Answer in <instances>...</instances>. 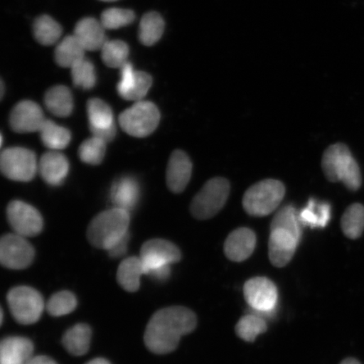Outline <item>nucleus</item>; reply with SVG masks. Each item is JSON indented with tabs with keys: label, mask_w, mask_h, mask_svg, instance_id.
<instances>
[{
	"label": "nucleus",
	"mask_w": 364,
	"mask_h": 364,
	"mask_svg": "<svg viewBox=\"0 0 364 364\" xmlns=\"http://www.w3.org/2000/svg\"><path fill=\"white\" fill-rule=\"evenodd\" d=\"M7 218L12 229L23 237H33L42 232L43 218L38 209L19 200L9 203Z\"/></svg>",
	"instance_id": "obj_10"
},
{
	"label": "nucleus",
	"mask_w": 364,
	"mask_h": 364,
	"mask_svg": "<svg viewBox=\"0 0 364 364\" xmlns=\"http://www.w3.org/2000/svg\"><path fill=\"white\" fill-rule=\"evenodd\" d=\"M135 14L127 9L111 8L102 14L101 22L105 29L115 30L134 22Z\"/></svg>",
	"instance_id": "obj_36"
},
{
	"label": "nucleus",
	"mask_w": 364,
	"mask_h": 364,
	"mask_svg": "<svg viewBox=\"0 0 364 364\" xmlns=\"http://www.w3.org/2000/svg\"><path fill=\"white\" fill-rule=\"evenodd\" d=\"M44 102L48 110L53 115L67 117L74 109V99L70 89L66 86L57 85L47 91Z\"/></svg>",
	"instance_id": "obj_20"
},
{
	"label": "nucleus",
	"mask_w": 364,
	"mask_h": 364,
	"mask_svg": "<svg viewBox=\"0 0 364 364\" xmlns=\"http://www.w3.org/2000/svg\"><path fill=\"white\" fill-rule=\"evenodd\" d=\"M34 257L33 245L20 235L8 234L0 241V262L9 269H26L33 263Z\"/></svg>",
	"instance_id": "obj_9"
},
{
	"label": "nucleus",
	"mask_w": 364,
	"mask_h": 364,
	"mask_svg": "<svg viewBox=\"0 0 364 364\" xmlns=\"http://www.w3.org/2000/svg\"><path fill=\"white\" fill-rule=\"evenodd\" d=\"M101 51L102 61L109 68H121L129 62V48L122 41H107Z\"/></svg>",
	"instance_id": "obj_29"
},
{
	"label": "nucleus",
	"mask_w": 364,
	"mask_h": 364,
	"mask_svg": "<svg viewBox=\"0 0 364 364\" xmlns=\"http://www.w3.org/2000/svg\"><path fill=\"white\" fill-rule=\"evenodd\" d=\"M90 130L93 136L104 141L105 143H110L115 139L117 134L116 124L108 127H95L90 126Z\"/></svg>",
	"instance_id": "obj_39"
},
{
	"label": "nucleus",
	"mask_w": 364,
	"mask_h": 364,
	"mask_svg": "<svg viewBox=\"0 0 364 364\" xmlns=\"http://www.w3.org/2000/svg\"><path fill=\"white\" fill-rule=\"evenodd\" d=\"M267 326L260 316L248 315L241 317L235 326L236 334L240 338L253 343L260 334L265 333Z\"/></svg>",
	"instance_id": "obj_30"
},
{
	"label": "nucleus",
	"mask_w": 364,
	"mask_h": 364,
	"mask_svg": "<svg viewBox=\"0 0 364 364\" xmlns=\"http://www.w3.org/2000/svg\"><path fill=\"white\" fill-rule=\"evenodd\" d=\"M129 212L118 208L95 216L88 227L87 239L93 247L108 250L129 233Z\"/></svg>",
	"instance_id": "obj_3"
},
{
	"label": "nucleus",
	"mask_w": 364,
	"mask_h": 364,
	"mask_svg": "<svg viewBox=\"0 0 364 364\" xmlns=\"http://www.w3.org/2000/svg\"><path fill=\"white\" fill-rule=\"evenodd\" d=\"M91 336L92 331L88 325L77 324L65 332L62 343L70 354L74 356H83L89 351Z\"/></svg>",
	"instance_id": "obj_22"
},
{
	"label": "nucleus",
	"mask_w": 364,
	"mask_h": 364,
	"mask_svg": "<svg viewBox=\"0 0 364 364\" xmlns=\"http://www.w3.org/2000/svg\"><path fill=\"white\" fill-rule=\"evenodd\" d=\"M141 191L138 181L134 176L120 177L114 182L111 189V198L115 208L133 210L139 203Z\"/></svg>",
	"instance_id": "obj_16"
},
{
	"label": "nucleus",
	"mask_w": 364,
	"mask_h": 364,
	"mask_svg": "<svg viewBox=\"0 0 364 364\" xmlns=\"http://www.w3.org/2000/svg\"><path fill=\"white\" fill-rule=\"evenodd\" d=\"M341 228L346 237L357 240L364 231V206L361 203H353L346 209L341 218Z\"/></svg>",
	"instance_id": "obj_25"
},
{
	"label": "nucleus",
	"mask_w": 364,
	"mask_h": 364,
	"mask_svg": "<svg viewBox=\"0 0 364 364\" xmlns=\"http://www.w3.org/2000/svg\"><path fill=\"white\" fill-rule=\"evenodd\" d=\"M140 257H151L171 265L181 261V252L180 249L169 240L153 239L146 241L142 245Z\"/></svg>",
	"instance_id": "obj_23"
},
{
	"label": "nucleus",
	"mask_w": 364,
	"mask_h": 364,
	"mask_svg": "<svg viewBox=\"0 0 364 364\" xmlns=\"http://www.w3.org/2000/svg\"><path fill=\"white\" fill-rule=\"evenodd\" d=\"M0 169L4 176L15 181L33 180L38 170L34 152L25 148H9L0 157Z\"/></svg>",
	"instance_id": "obj_8"
},
{
	"label": "nucleus",
	"mask_w": 364,
	"mask_h": 364,
	"mask_svg": "<svg viewBox=\"0 0 364 364\" xmlns=\"http://www.w3.org/2000/svg\"><path fill=\"white\" fill-rule=\"evenodd\" d=\"M86 364H111V363L107 361V359L98 358L93 359V360H91Z\"/></svg>",
	"instance_id": "obj_42"
},
{
	"label": "nucleus",
	"mask_w": 364,
	"mask_h": 364,
	"mask_svg": "<svg viewBox=\"0 0 364 364\" xmlns=\"http://www.w3.org/2000/svg\"><path fill=\"white\" fill-rule=\"evenodd\" d=\"M340 364H361L360 362L357 360V359H355L353 358H348L344 359L343 361H341Z\"/></svg>",
	"instance_id": "obj_43"
},
{
	"label": "nucleus",
	"mask_w": 364,
	"mask_h": 364,
	"mask_svg": "<svg viewBox=\"0 0 364 364\" xmlns=\"http://www.w3.org/2000/svg\"><path fill=\"white\" fill-rule=\"evenodd\" d=\"M257 236L248 228H239L232 231L225 242V253L228 259L235 262L247 260L254 252Z\"/></svg>",
	"instance_id": "obj_15"
},
{
	"label": "nucleus",
	"mask_w": 364,
	"mask_h": 364,
	"mask_svg": "<svg viewBox=\"0 0 364 364\" xmlns=\"http://www.w3.org/2000/svg\"><path fill=\"white\" fill-rule=\"evenodd\" d=\"M165 31V21L159 14L149 12L145 14L140 21L139 38L141 43L144 46L156 44Z\"/></svg>",
	"instance_id": "obj_26"
},
{
	"label": "nucleus",
	"mask_w": 364,
	"mask_h": 364,
	"mask_svg": "<svg viewBox=\"0 0 364 364\" xmlns=\"http://www.w3.org/2000/svg\"><path fill=\"white\" fill-rule=\"evenodd\" d=\"M77 306V299L70 291H61L52 296L47 309L50 315L55 317L68 315Z\"/></svg>",
	"instance_id": "obj_35"
},
{
	"label": "nucleus",
	"mask_w": 364,
	"mask_h": 364,
	"mask_svg": "<svg viewBox=\"0 0 364 364\" xmlns=\"http://www.w3.org/2000/svg\"><path fill=\"white\" fill-rule=\"evenodd\" d=\"M27 364H57L51 358L47 356H38L31 359Z\"/></svg>",
	"instance_id": "obj_41"
},
{
	"label": "nucleus",
	"mask_w": 364,
	"mask_h": 364,
	"mask_svg": "<svg viewBox=\"0 0 364 364\" xmlns=\"http://www.w3.org/2000/svg\"><path fill=\"white\" fill-rule=\"evenodd\" d=\"M102 1H105V2H112V1H116V0H102Z\"/></svg>",
	"instance_id": "obj_45"
},
{
	"label": "nucleus",
	"mask_w": 364,
	"mask_h": 364,
	"mask_svg": "<svg viewBox=\"0 0 364 364\" xmlns=\"http://www.w3.org/2000/svg\"><path fill=\"white\" fill-rule=\"evenodd\" d=\"M161 121L158 107L150 102H136L119 116V124L127 134L145 138L154 133Z\"/></svg>",
	"instance_id": "obj_6"
},
{
	"label": "nucleus",
	"mask_w": 364,
	"mask_h": 364,
	"mask_svg": "<svg viewBox=\"0 0 364 364\" xmlns=\"http://www.w3.org/2000/svg\"><path fill=\"white\" fill-rule=\"evenodd\" d=\"M193 164L188 154L176 149L171 154L166 170V184L172 193H181L192 176Z\"/></svg>",
	"instance_id": "obj_14"
},
{
	"label": "nucleus",
	"mask_w": 364,
	"mask_h": 364,
	"mask_svg": "<svg viewBox=\"0 0 364 364\" xmlns=\"http://www.w3.org/2000/svg\"><path fill=\"white\" fill-rule=\"evenodd\" d=\"M284 195V185L281 181L272 179L259 181L245 193L243 207L249 215L265 217L276 210Z\"/></svg>",
	"instance_id": "obj_4"
},
{
	"label": "nucleus",
	"mask_w": 364,
	"mask_h": 364,
	"mask_svg": "<svg viewBox=\"0 0 364 364\" xmlns=\"http://www.w3.org/2000/svg\"><path fill=\"white\" fill-rule=\"evenodd\" d=\"M40 138L46 147L60 150L65 149L71 141L70 130L58 126L51 120H46L39 131Z\"/></svg>",
	"instance_id": "obj_27"
},
{
	"label": "nucleus",
	"mask_w": 364,
	"mask_h": 364,
	"mask_svg": "<svg viewBox=\"0 0 364 364\" xmlns=\"http://www.w3.org/2000/svg\"><path fill=\"white\" fill-rule=\"evenodd\" d=\"M4 85L3 80H1V93H0V95H1V99H3V97H4Z\"/></svg>",
	"instance_id": "obj_44"
},
{
	"label": "nucleus",
	"mask_w": 364,
	"mask_h": 364,
	"mask_svg": "<svg viewBox=\"0 0 364 364\" xmlns=\"http://www.w3.org/2000/svg\"><path fill=\"white\" fill-rule=\"evenodd\" d=\"M300 238L292 232L283 229H273L270 232L268 255L272 265L284 267L292 260Z\"/></svg>",
	"instance_id": "obj_12"
},
{
	"label": "nucleus",
	"mask_w": 364,
	"mask_h": 364,
	"mask_svg": "<svg viewBox=\"0 0 364 364\" xmlns=\"http://www.w3.org/2000/svg\"><path fill=\"white\" fill-rule=\"evenodd\" d=\"M62 27L49 16H41L34 21L33 33L38 42L44 46L58 42L62 35Z\"/></svg>",
	"instance_id": "obj_28"
},
{
	"label": "nucleus",
	"mask_w": 364,
	"mask_h": 364,
	"mask_svg": "<svg viewBox=\"0 0 364 364\" xmlns=\"http://www.w3.org/2000/svg\"><path fill=\"white\" fill-rule=\"evenodd\" d=\"M7 301L12 316L20 324H34L43 312V296L31 287L19 286L11 289Z\"/></svg>",
	"instance_id": "obj_7"
},
{
	"label": "nucleus",
	"mask_w": 364,
	"mask_h": 364,
	"mask_svg": "<svg viewBox=\"0 0 364 364\" xmlns=\"http://www.w3.org/2000/svg\"><path fill=\"white\" fill-rule=\"evenodd\" d=\"M153 84L152 77L147 73L142 71L135 72V78L133 85L126 91L122 98L126 101L140 102L147 95Z\"/></svg>",
	"instance_id": "obj_38"
},
{
	"label": "nucleus",
	"mask_w": 364,
	"mask_h": 364,
	"mask_svg": "<svg viewBox=\"0 0 364 364\" xmlns=\"http://www.w3.org/2000/svg\"><path fill=\"white\" fill-rule=\"evenodd\" d=\"M243 292L245 301L255 311L271 313L276 309L279 291L267 277H256L245 282Z\"/></svg>",
	"instance_id": "obj_11"
},
{
	"label": "nucleus",
	"mask_w": 364,
	"mask_h": 364,
	"mask_svg": "<svg viewBox=\"0 0 364 364\" xmlns=\"http://www.w3.org/2000/svg\"><path fill=\"white\" fill-rule=\"evenodd\" d=\"M105 30L101 21L87 17L77 23L74 36L86 51H98L108 41Z\"/></svg>",
	"instance_id": "obj_17"
},
{
	"label": "nucleus",
	"mask_w": 364,
	"mask_h": 364,
	"mask_svg": "<svg viewBox=\"0 0 364 364\" xmlns=\"http://www.w3.org/2000/svg\"><path fill=\"white\" fill-rule=\"evenodd\" d=\"M33 343L21 336L4 338L0 344L1 364H27L33 353Z\"/></svg>",
	"instance_id": "obj_19"
},
{
	"label": "nucleus",
	"mask_w": 364,
	"mask_h": 364,
	"mask_svg": "<svg viewBox=\"0 0 364 364\" xmlns=\"http://www.w3.org/2000/svg\"><path fill=\"white\" fill-rule=\"evenodd\" d=\"M87 113L91 127H108L115 124L112 108L101 99L89 100Z\"/></svg>",
	"instance_id": "obj_31"
},
{
	"label": "nucleus",
	"mask_w": 364,
	"mask_h": 364,
	"mask_svg": "<svg viewBox=\"0 0 364 364\" xmlns=\"http://www.w3.org/2000/svg\"><path fill=\"white\" fill-rule=\"evenodd\" d=\"M86 50L74 35L66 36L58 45L55 50V60L62 68H70L83 60Z\"/></svg>",
	"instance_id": "obj_24"
},
{
	"label": "nucleus",
	"mask_w": 364,
	"mask_h": 364,
	"mask_svg": "<svg viewBox=\"0 0 364 364\" xmlns=\"http://www.w3.org/2000/svg\"><path fill=\"white\" fill-rule=\"evenodd\" d=\"M322 171L331 182H341L349 190L358 191L363 183L362 173L347 145H331L323 154Z\"/></svg>",
	"instance_id": "obj_2"
},
{
	"label": "nucleus",
	"mask_w": 364,
	"mask_h": 364,
	"mask_svg": "<svg viewBox=\"0 0 364 364\" xmlns=\"http://www.w3.org/2000/svg\"><path fill=\"white\" fill-rule=\"evenodd\" d=\"M300 220L303 224L311 227H325L330 220V205L309 202L308 207L300 213Z\"/></svg>",
	"instance_id": "obj_33"
},
{
	"label": "nucleus",
	"mask_w": 364,
	"mask_h": 364,
	"mask_svg": "<svg viewBox=\"0 0 364 364\" xmlns=\"http://www.w3.org/2000/svg\"><path fill=\"white\" fill-rule=\"evenodd\" d=\"M106 152L107 143L92 136L81 144L79 149V156L84 163L97 166L103 161Z\"/></svg>",
	"instance_id": "obj_32"
},
{
	"label": "nucleus",
	"mask_w": 364,
	"mask_h": 364,
	"mask_svg": "<svg viewBox=\"0 0 364 364\" xmlns=\"http://www.w3.org/2000/svg\"><path fill=\"white\" fill-rule=\"evenodd\" d=\"M70 70L73 83L77 87L85 90L94 87L95 81H97V76H95L93 63L89 61L88 59L84 58L83 60L73 66Z\"/></svg>",
	"instance_id": "obj_34"
},
{
	"label": "nucleus",
	"mask_w": 364,
	"mask_h": 364,
	"mask_svg": "<svg viewBox=\"0 0 364 364\" xmlns=\"http://www.w3.org/2000/svg\"><path fill=\"white\" fill-rule=\"evenodd\" d=\"M46 120L43 112L38 104L31 101H22L12 109L10 125L16 133H33L42 129Z\"/></svg>",
	"instance_id": "obj_13"
},
{
	"label": "nucleus",
	"mask_w": 364,
	"mask_h": 364,
	"mask_svg": "<svg viewBox=\"0 0 364 364\" xmlns=\"http://www.w3.org/2000/svg\"><path fill=\"white\" fill-rule=\"evenodd\" d=\"M230 192V186L226 179L215 177L208 181L193 199L191 213L199 220L215 217L224 208Z\"/></svg>",
	"instance_id": "obj_5"
},
{
	"label": "nucleus",
	"mask_w": 364,
	"mask_h": 364,
	"mask_svg": "<svg viewBox=\"0 0 364 364\" xmlns=\"http://www.w3.org/2000/svg\"><path fill=\"white\" fill-rule=\"evenodd\" d=\"M273 229L289 230L301 238V230H300L297 215L294 207L289 205L277 213L272 221L271 230Z\"/></svg>",
	"instance_id": "obj_37"
},
{
	"label": "nucleus",
	"mask_w": 364,
	"mask_h": 364,
	"mask_svg": "<svg viewBox=\"0 0 364 364\" xmlns=\"http://www.w3.org/2000/svg\"><path fill=\"white\" fill-rule=\"evenodd\" d=\"M197 316L191 309L172 306L161 309L150 318L144 333V343L154 353L175 351L182 336L197 327Z\"/></svg>",
	"instance_id": "obj_1"
},
{
	"label": "nucleus",
	"mask_w": 364,
	"mask_h": 364,
	"mask_svg": "<svg viewBox=\"0 0 364 364\" xmlns=\"http://www.w3.org/2000/svg\"><path fill=\"white\" fill-rule=\"evenodd\" d=\"M129 241V233H127L124 236H122L119 240L117 241V242L107 250L109 256L113 258H119L124 256L127 250Z\"/></svg>",
	"instance_id": "obj_40"
},
{
	"label": "nucleus",
	"mask_w": 364,
	"mask_h": 364,
	"mask_svg": "<svg viewBox=\"0 0 364 364\" xmlns=\"http://www.w3.org/2000/svg\"><path fill=\"white\" fill-rule=\"evenodd\" d=\"M144 274L141 258L132 257L125 259L118 267L117 279L122 289L127 292L134 293L140 287V277Z\"/></svg>",
	"instance_id": "obj_21"
},
{
	"label": "nucleus",
	"mask_w": 364,
	"mask_h": 364,
	"mask_svg": "<svg viewBox=\"0 0 364 364\" xmlns=\"http://www.w3.org/2000/svg\"><path fill=\"white\" fill-rule=\"evenodd\" d=\"M38 171L43 179L51 186H59L65 181L70 163L63 154L51 151L45 153L38 165Z\"/></svg>",
	"instance_id": "obj_18"
}]
</instances>
